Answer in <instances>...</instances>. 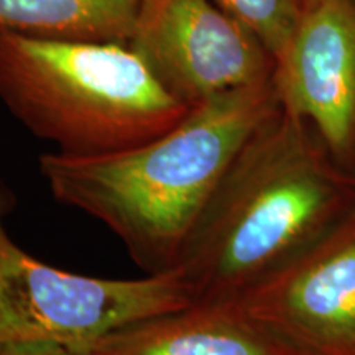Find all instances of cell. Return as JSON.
<instances>
[{
	"label": "cell",
	"mask_w": 355,
	"mask_h": 355,
	"mask_svg": "<svg viewBox=\"0 0 355 355\" xmlns=\"http://www.w3.org/2000/svg\"><path fill=\"white\" fill-rule=\"evenodd\" d=\"M191 304L175 272L135 279L66 272L21 250L0 219V345L53 343L78 350Z\"/></svg>",
	"instance_id": "obj_4"
},
{
	"label": "cell",
	"mask_w": 355,
	"mask_h": 355,
	"mask_svg": "<svg viewBox=\"0 0 355 355\" xmlns=\"http://www.w3.org/2000/svg\"><path fill=\"white\" fill-rule=\"evenodd\" d=\"M140 0H0V28L53 40L127 44Z\"/></svg>",
	"instance_id": "obj_9"
},
{
	"label": "cell",
	"mask_w": 355,
	"mask_h": 355,
	"mask_svg": "<svg viewBox=\"0 0 355 355\" xmlns=\"http://www.w3.org/2000/svg\"><path fill=\"white\" fill-rule=\"evenodd\" d=\"M83 355H308L232 303L191 304L128 324Z\"/></svg>",
	"instance_id": "obj_8"
},
{
	"label": "cell",
	"mask_w": 355,
	"mask_h": 355,
	"mask_svg": "<svg viewBox=\"0 0 355 355\" xmlns=\"http://www.w3.org/2000/svg\"><path fill=\"white\" fill-rule=\"evenodd\" d=\"M0 101L68 157L144 144L189 112L127 44L53 40L0 28Z\"/></svg>",
	"instance_id": "obj_3"
},
{
	"label": "cell",
	"mask_w": 355,
	"mask_h": 355,
	"mask_svg": "<svg viewBox=\"0 0 355 355\" xmlns=\"http://www.w3.org/2000/svg\"><path fill=\"white\" fill-rule=\"evenodd\" d=\"M0 355H83L78 350L53 343H15L0 345Z\"/></svg>",
	"instance_id": "obj_11"
},
{
	"label": "cell",
	"mask_w": 355,
	"mask_h": 355,
	"mask_svg": "<svg viewBox=\"0 0 355 355\" xmlns=\"http://www.w3.org/2000/svg\"><path fill=\"white\" fill-rule=\"evenodd\" d=\"M354 207V173L278 107L235 155L170 272L193 304L232 303Z\"/></svg>",
	"instance_id": "obj_1"
},
{
	"label": "cell",
	"mask_w": 355,
	"mask_h": 355,
	"mask_svg": "<svg viewBox=\"0 0 355 355\" xmlns=\"http://www.w3.org/2000/svg\"><path fill=\"white\" fill-rule=\"evenodd\" d=\"M127 46L189 109L275 71L260 40L214 0H140Z\"/></svg>",
	"instance_id": "obj_5"
},
{
	"label": "cell",
	"mask_w": 355,
	"mask_h": 355,
	"mask_svg": "<svg viewBox=\"0 0 355 355\" xmlns=\"http://www.w3.org/2000/svg\"><path fill=\"white\" fill-rule=\"evenodd\" d=\"M222 10L250 30L273 60L285 51L309 0H214Z\"/></svg>",
	"instance_id": "obj_10"
},
{
	"label": "cell",
	"mask_w": 355,
	"mask_h": 355,
	"mask_svg": "<svg viewBox=\"0 0 355 355\" xmlns=\"http://www.w3.org/2000/svg\"><path fill=\"white\" fill-rule=\"evenodd\" d=\"M279 107L308 122L336 162L355 175V6L309 0L275 60Z\"/></svg>",
	"instance_id": "obj_7"
},
{
	"label": "cell",
	"mask_w": 355,
	"mask_h": 355,
	"mask_svg": "<svg viewBox=\"0 0 355 355\" xmlns=\"http://www.w3.org/2000/svg\"><path fill=\"white\" fill-rule=\"evenodd\" d=\"M232 304L308 355H355V207Z\"/></svg>",
	"instance_id": "obj_6"
},
{
	"label": "cell",
	"mask_w": 355,
	"mask_h": 355,
	"mask_svg": "<svg viewBox=\"0 0 355 355\" xmlns=\"http://www.w3.org/2000/svg\"><path fill=\"white\" fill-rule=\"evenodd\" d=\"M278 107L272 78L194 105L132 148L44 153L40 173L58 202L102 222L146 275L170 272L235 155Z\"/></svg>",
	"instance_id": "obj_2"
}]
</instances>
